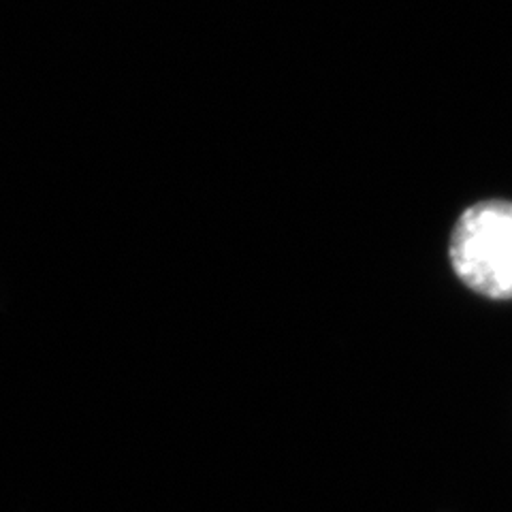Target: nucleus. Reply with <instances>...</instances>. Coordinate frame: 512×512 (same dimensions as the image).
Instances as JSON below:
<instances>
[{
  "mask_svg": "<svg viewBox=\"0 0 512 512\" xmlns=\"http://www.w3.org/2000/svg\"><path fill=\"white\" fill-rule=\"evenodd\" d=\"M461 282L491 299H512V203L483 201L461 214L451 235Z\"/></svg>",
  "mask_w": 512,
  "mask_h": 512,
  "instance_id": "f257e3e1",
  "label": "nucleus"
}]
</instances>
